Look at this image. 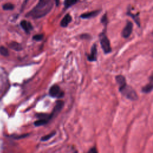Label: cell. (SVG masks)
Returning a JSON list of instances; mask_svg holds the SVG:
<instances>
[{"label": "cell", "instance_id": "6da1fadb", "mask_svg": "<svg viewBox=\"0 0 153 153\" xmlns=\"http://www.w3.org/2000/svg\"><path fill=\"white\" fill-rule=\"evenodd\" d=\"M53 6L52 0H39L36 6L26 14V16L33 19L42 17L51 11Z\"/></svg>", "mask_w": 153, "mask_h": 153}, {"label": "cell", "instance_id": "7a4b0ae2", "mask_svg": "<svg viewBox=\"0 0 153 153\" xmlns=\"http://www.w3.org/2000/svg\"><path fill=\"white\" fill-rule=\"evenodd\" d=\"M115 80L119 85L120 92L127 99L134 101L138 99V96L135 90L130 85H127L126 78L121 75H117Z\"/></svg>", "mask_w": 153, "mask_h": 153}, {"label": "cell", "instance_id": "3957f363", "mask_svg": "<svg viewBox=\"0 0 153 153\" xmlns=\"http://www.w3.org/2000/svg\"><path fill=\"white\" fill-rule=\"evenodd\" d=\"M100 43L101 47L105 54H108L112 51L110 41L105 32L101 33L99 35Z\"/></svg>", "mask_w": 153, "mask_h": 153}, {"label": "cell", "instance_id": "277c9868", "mask_svg": "<svg viewBox=\"0 0 153 153\" xmlns=\"http://www.w3.org/2000/svg\"><path fill=\"white\" fill-rule=\"evenodd\" d=\"M133 23L131 22H127L121 32V35L124 38H127L130 36L133 30Z\"/></svg>", "mask_w": 153, "mask_h": 153}, {"label": "cell", "instance_id": "5b68a950", "mask_svg": "<svg viewBox=\"0 0 153 153\" xmlns=\"http://www.w3.org/2000/svg\"><path fill=\"white\" fill-rule=\"evenodd\" d=\"M51 96L54 97H62L63 96V93L61 91L60 87L57 85H53L49 91Z\"/></svg>", "mask_w": 153, "mask_h": 153}, {"label": "cell", "instance_id": "8992f818", "mask_svg": "<svg viewBox=\"0 0 153 153\" xmlns=\"http://www.w3.org/2000/svg\"><path fill=\"white\" fill-rule=\"evenodd\" d=\"M153 90V74L149 77V82L142 88V91L144 93H149Z\"/></svg>", "mask_w": 153, "mask_h": 153}, {"label": "cell", "instance_id": "52a82bcc", "mask_svg": "<svg viewBox=\"0 0 153 153\" xmlns=\"http://www.w3.org/2000/svg\"><path fill=\"white\" fill-rule=\"evenodd\" d=\"M97 47L96 44H93L91 49V53L87 56V59L90 62H94L97 60Z\"/></svg>", "mask_w": 153, "mask_h": 153}, {"label": "cell", "instance_id": "ba28073f", "mask_svg": "<svg viewBox=\"0 0 153 153\" xmlns=\"http://www.w3.org/2000/svg\"><path fill=\"white\" fill-rule=\"evenodd\" d=\"M99 13H100V10H95V11H93L91 12L84 13V14H81L80 17L82 19H90V18L96 17V16H97L99 14Z\"/></svg>", "mask_w": 153, "mask_h": 153}, {"label": "cell", "instance_id": "9c48e42d", "mask_svg": "<svg viewBox=\"0 0 153 153\" xmlns=\"http://www.w3.org/2000/svg\"><path fill=\"white\" fill-rule=\"evenodd\" d=\"M20 25H21L22 27L25 30V31L27 33H29L30 32V30H31L33 28L31 23L26 20H22L20 22Z\"/></svg>", "mask_w": 153, "mask_h": 153}, {"label": "cell", "instance_id": "30bf717a", "mask_svg": "<svg viewBox=\"0 0 153 153\" xmlns=\"http://www.w3.org/2000/svg\"><path fill=\"white\" fill-rule=\"evenodd\" d=\"M63 105H64V102L62 100H58L56 102V105H55V107L54 108V110L52 112V115L53 116L54 115H55L56 114L58 113L60 111V110L62 109V108H63Z\"/></svg>", "mask_w": 153, "mask_h": 153}, {"label": "cell", "instance_id": "8fae6325", "mask_svg": "<svg viewBox=\"0 0 153 153\" xmlns=\"http://www.w3.org/2000/svg\"><path fill=\"white\" fill-rule=\"evenodd\" d=\"M72 17L70 14H67L65 16V17L63 18V19L61 20L60 22V26L62 27H66L68 24L71 22Z\"/></svg>", "mask_w": 153, "mask_h": 153}, {"label": "cell", "instance_id": "7c38bea8", "mask_svg": "<svg viewBox=\"0 0 153 153\" xmlns=\"http://www.w3.org/2000/svg\"><path fill=\"white\" fill-rule=\"evenodd\" d=\"M9 47L15 51H20L22 49V45L16 42H11V43L9 44L8 45Z\"/></svg>", "mask_w": 153, "mask_h": 153}, {"label": "cell", "instance_id": "4fadbf2b", "mask_svg": "<svg viewBox=\"0 0 153 153\" xmlns=\"http://www.w3.org/2000/svg\"><path fill=\"white\" fill-rule=\"evenodd\" d=\"M78 1V0H65L64 5H65V7L67 8L75 4Z\"/></svg>", "mask_w": 153, "mask_h": 153}, {"label": "cell", "instance_id": "5bb4252c", "mask_svg": "<svg viewBox=\"0 0 153 153\" xmlns=\"http://www.w3.org/2000/svg\"><path fill=\"white\" fill-rule=\"evenodd\" d=\"M127 14L130 16L135 21V22L136 23V24L137 25V26H139V27H140V21H139V18L138 17V14H131V13H130L128 11V13H127Z\"/></svg>", "mask_w": 153, "mask_h": 153}, {"label": "cell", "instance_id": "9a60e30c", "mask_svg": "<svg viewBox=\"0 0 153 153\" xmlns=\"http://www.w3.org/2000/svg\"><path fill=\"white\" fill-rule=\"evenodd\" d=\"M48 121L45 120V119H39L38 120L36 121L34 123V124L35 126H42L44 124H45Z\"/></svg>", "mask_w": 153, "mask_h": 153}, {"label": "cell", "instance_id": "2e32d148", "mask_svg": "<svg viewBox=\"0 0 153 153\" xmlns=\"http://www.w3.org/2000/svg\"><path fill=\"white\" fill-rule=\"evenodd\" d=\"M14 5L11 3H6L2 5V8L4 10H11L14 9Z\"/></svg>", "mask_w": 153, "mask_h": 153}, {"label": "cell", "instance_id": "e0dca14e", "mask_svg": "<svg viewBox=\"0 0 153 153\" xmlns=\"http://www.w3.org/2000/svg\"><path fill=\"white\" fill-rule=\"evenodd\" d=\"M0 54L5 57L8 56V51L7 48L4 46H0Z\"/></svg>", "mask_w": 153, "mask_h": 153}, {"label": "cell", "instance_id": "ac0fdd59", "mask_svg": "<svg viewBox=\"0 0 153 153\" xmlns=\"http://www.w3.org/2000/svg\"><path fill=\"white\" fill-rule=\"evenodd\" d=\"M56 134V132L55 131H53L51 133H50V134H47V135H45L43 137H41V140L42 141H46V140H49L51 137H52L54 134Z\"/></svg>", "mask_w": 153, "mask_h": 153}, {"label": "cell", "instance_id": "d6986e66", "mask_svg": "<svg viewBox=\"0 0 153 153\" xmlns=\"http://www.w3.org/2000/svg\"><path fill=\"white\" fill-rule=\"evenodd\" d=\"M101 22L104 24L105 26H106L107 23H108V18H107V16L106 14H105V15H103V16L102 17V19H101Z\"/></svg>", "mask_w": 153, "mask_h": 153}, {"label": "cell", "instance_id": "ffe728a7", "mask_svg": "<svg viewBox=\"0 0 153 153\" xmlns=\"http://www.w3.org/2000/svg\"><path fill=\"white\" fill-rule=\"evenodd\" d=\"M43 38V35L41 34H38V35H35L33 36V39L36 41H40Z\"/></svg>", "mask_w": 153, "mask_h": 153}, {"label": "cell", "instance_id": "44dd1931", "mask_svg": "<svg viewBox=\"0 0 153 153\" xmlns=\"http://www.w3.org/2000/svg\"><path fill=\"white\" fill-rule=\"evenodd\" d=\"M88 152H91V153H96L97 152V151L96 150V149L95 148H92L90 149V150L88 151Z\"/></svg>", "mask_w": 153, "mask_h": 153}, {"label": "cell", "instance_id": "7402d4cb", "mask_svg": "<svg viewBox=\"0 0 153 153\" xmlns=\"http://www.w3.org/2000/svg\"><path fill=\"white\" fill-rule=\"evenodd\" d=\"M54 1H55V4H56V6H58L60 3V0H54Z\"/></svg>", "mask_w": 153, "mask_h": 153}, {"label": "cell", "instance_id": "603a6c76", "mask_svg": "<svg viewBox=\"0 0 153 153\" xmlns=\"http://www.w3.org/2000/svg\"><path fill=\"white\" fill-rule=\"evenodd\" d=\"M152 35H153V32H152Z\"/></svg>", "mask_w": 153, "mask_h": 153}]
</instances>
